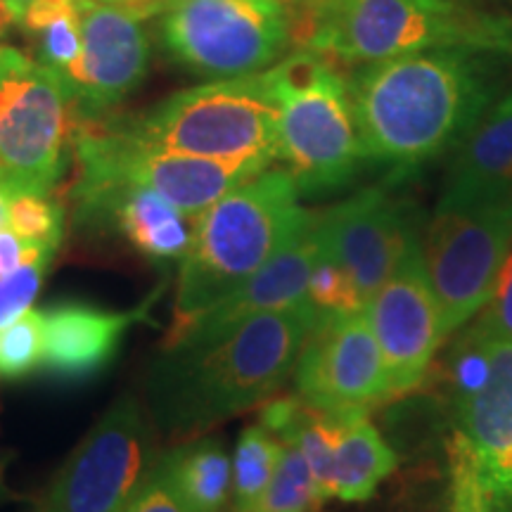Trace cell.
<instances>
[{"label":"cell","mask_w":512,"mask_h":512,"mask_svg":"<svg viewBox=\"0 0 512 512\" xmlns=\"http://www.w3.org/2000/svg\"><path fill=\"white\" fill-rule=\"evenodd\" d=\"M10 230L34 245L60 247L64 209L50 195H15L8 207Z\"/></svg>","instance_id":"obj_29"},{"label":"cell","mask_w":512,"mask_h":512,"mask_svg":"<svg viewBox=\"0 0 512 512\" xmlns=\"http://www.w3.org/2000/svg\"><path fill=\"white\" fill-rule=\"evenodd\" d=\"M292 377L294 396L320 413L370 411L392 399L366 311L313 325Z\"/></svg>","instance_id":"obj_12"},{"label":"cell","mask_w":512,"mask_h":512,"mask_svg":"<svg viewBox=\"0 0 512 512\" xmlns=\"http://www.w3.org/2000/svg\"><path fill=\"white\" fill-rule=\"evenodd\" d=\"M12 24H15V19L10 17V12L5 10V5H3V3H0V41H3V38L10 34Z\"/></svg>","instance_id":"obj_38"},{"label":"cell","mask_w":512,"mask_h":512,"mask_svg":"<svg viewBox=\"0 0 512 512\" xmlns=\"http://www.w3.org/2000/svg\"><path fill=\"white\" fill-rule=\"evenodd\" d=\"M332 415V475L330 498L358 503L368 501L377 486L394 472L396 456L368 411H342Z\"/></svg>","instance_id":"obj_21"},{"label":"cell","mask_w":512,"mask_h":512,"mask_svg":"<svg viewBox=\"0 0 512 512\" xmlns=\"http://www.w3.org/2000/svg\"><path fill=\"white\" fill-rule=\"evenodd\" d=\"M102 3H110V5H119V8H121V5H124V0H102Z\"/></svg>","instance_id":"obj_39"},{"label":"cell","mask_w":512,"mask_h":512,"mask_svg":"<svg viewBox=\"0 0 512 512\" xmlns=\"http://www.w3.org/2000/svg\"><path fill=\"white\" fill-rule=\"evenodd\" d=\"M283 3L292 22V43H294L297 41V36L309 27L320 12L328 10L332 3H337V0H283Z\"/></svg>","instance_id":"obj_34"},{"label":"cell","mask_w":512,"mask_h":512,"mask_svg":"<svg viewBox=\"0 0 512 512\" xmlns=\"http://www.w3.org/2000/svg\"><path fill=\"white\" fill-rule=\"evenodd\" d=\"M0 498H3V484H0Z\"/></svg>","instance_id":"obj_41"},{"label":"cell","mask_w":512,"mask_h":512,"mask_svg":"<svg viewBox=\"0 0 512 512\" xmlns=\"http://www.w3.org/2000/svg\"><path fill=\"white\" fill-rule=\"evenodd\" d=\"M121 124L147 143L183 155L266 169L278 162V112L264 72L204 81Z\"/></svg>","instance_id":"obj_6"},{"label":"cell","mask_w":512,"mask_h":512,"mask_svg":"<svg viewBox=\"0 0 512 512\" xmlns=\"http://www.w3.org/2000/svg\"><path fill=\"white\" fill-rule=\"evenodd\" d=\"M79 131L69 83L15 46L0 43V178L15 195H50L67 171Z\"/></svg>","instance_id":"obj_7"},{"label":"cell","mask_w":512,"mask_h":512,"mask_svg":"<svg viewBox=\"0 0 512 512\" xmlns=\"http://www.w3.org/2000/svg\"><path fill=\"white\" fill-rule=\"evenodd\" d=\"M195 512H223L230 503L233 456L219 439H195L159 456Z\"/></svg>","instance_id":"obj_22"},{"label":"cell","mask_w":512,"mask_h":512,"mask_svg":"<svg viewBox=\"0 0 512 512\" xmlns=\"http://www.w3.org/2000/svg\"><path fill=\"white\" fill-rule=\"evenodd\" d=\"M318 228L323 249L351 275L366 304L422 235L413 209L380 188L318 214Z\"/></svg>","instance_id":"obj_15"},{"label":"cell","mask_w":512,"mask_h":512,"mask_svg":"<svg viewBox=\"0 0 512 512\" xmlns=\"http://www.w3.org/2000/svg\"><path fill=\"white\" fill-rule=\"evenodd\" d=\"M498 55L432 50L358 64L349 91L366 162L406 176L456 150L498 95Z\"/></svg>","instance_id":"obj_1"},{"label":"cell","mask_w":512,"mask_h":512,"mask_svg":"<svg viewBox=\"0 0 512 512\" xmlns=\"http://www.w3.org/2000/svg\"><path fill=\"white\" fill-rule=\"evenodd\" d=\"M155 430L145 403L121 396L57 470L36 512L124 510L157 460Z\"/></svg>","instance_id":"obj_11"},{"label":"cell","mask_w":512,"mask_h":512,"mask_svg":"<svg viewBox=\"0 0 512 512\" xmlns=\"http://www.w3.org/2000/svg\"><path fill=\"white\" fill-rule=\"evenodd\" d=\"M512 252V192L484 200H441L422 230V256L448 339L494 290Z\"/></svg>","instance_id":"obj_10"},{"label":"cell","mask_w":512,"mask_h":512,"mask_svg":"<svg viewBox=\"0 0 512 512\" xmlns=\"http://www.w3.org/2000/svg\"><path fill=\"white\" fill-rule=\"evenodd\" d=\"M41 249H60V247H48V245H34V242H27L19 238L15 230L8 226L0 228V275L15 271L17 266H22L29 256H34Z\"/></svg>","instance_id":"obj_33"},{"label":"cell","mask_w":512,"mask_h":512,"mask_svg":"<svg viewBox=\"0 0 512 512\" xmlns=\"http://www.w3.org/2000/svg\"><path fill=\"white\" fill-rule=\"evenodd\" d=\"M150 297L133 311L67 302L43 309V370L60 380H88L117 356L126 332L145 323Z\"/></svg>","instance_id":"obj_19"},{"label":"cell","mask_w":512,"mask_h":512,"mask_svg":"<svg viewBox=\"0 0 512 512\" xmlns=\"http://www.w3.org/2000/svg\"><path fill=\"white\" fill-rule=\"evenodd\" d=\"M503 512H512V498H510V503H508V508H505Z\"/></svg>","instance_id":"obj_40"},{"label":"cell","mask_w":512,"mask_h":512,"mask_svg":"<svg viewBox=\"0 0 512 512\" xmlns=\"http://www.w3.org/2000/svg\"><path fill=\"white\" fill-rule=\"evenodd\" d=\"M0 3L5 5V10L10 12V17L15 19V24H19V19L24 17V12L29 10V5L34 3V0H0Z\"/></svg>","instance_id":"obj_37"},{"label":"cell","mask_w":512,"mask_h":512,"mask_svg":"<svg viewBox=\"0 0 512 512\" xmlns=\"http://www.w3.org/2000/svg\"><path fill=\"white\" fill-rule=\"evenodd\" d=\"M294 46L354 67L432 50L512 57V19L465 0H337Z\"/></svg>","instance_id":"obj_4"},{"label":"cell","mask_w":512,"mask_h":512,"mask_svg":"<svg viewBox=\"0 0 512 512\" xmlns=\"http://www.w3.org/2000/svg\"><path fill=\"white\" fill-rule=\"evenodd\" d=\"M157 17L169 60L207 81L266 72L292 46L283 0H171Z\"/></svg>","instance_id":"obj_9"},{"label":"cell","mask_w":512,"mask_h":512,"mask_svg":"<svg viewBox=\"0 0 512 512\" xmlns=\"http://www.w3.org/2000/svg\"><path fill=\"white\" fill-rule=\"evenodd\" d=\"M121 512H195V508L185 501L178 486L174 484L162 460H155L152 470L147 472L143 484L126 503Z\"/></svg>","instance_id":"obj_32"},{"label":"cell","mask_w":512,"mask_h":512,"mask_svg":"<svg viewBox=\"0 0 512 512\" xmlns=\"http://www.w3.org/2000/svg\"><path fill=\"white\" fill-rule=\"evenodd\" d=\"M283 444L278 470L256 512H311L323 503V498L313 482L309 463L292 441H283Z\"/></svg>","instance_id":"obj_26"},{"label":"cell","mask_w":512,"mask_h":512,"mask_svg":"<svg viewBox=\"0 0 512 512\" xmlns=\"http://www.w3.org/2000/svg\"><path fill=\"white\" fill-rule=\"evenodd\" d=\"M479 366L458 408V437L470 448L479 482L498 512L512 498V344L465 347Z\"/></svg>","instance_id":"obj_16"},{"label":"cell","mask_w":512,"mask_h":512,"mask_svg":"<svg viewBox=\"0 0 512 512\" xmlns=\"http://www.w3.org/2000/svg\"><path fill=\"white\" fill-rule=\"evenodd\" d=\"M31 46V57L62 79L81 55L79 0H34L19 19Z\"/></svg>","instance_id":"obj_23"},{"label":"cell","mask_w":512,"mask_h":512,"mask_svg":"<svg viewBox=\"0 0 512 512\" xmlns=\"http://www.w3.org/2000/svg\"><path fill=\"white\" fill-rule=\"evenodd\" d=\"M453 152L441 200H484L512 192V88L496 95Z\"/></svg>","instance_id":"obj_20"},{"label":"cell","mask_w":512,"mask_h":512,"mask_svg":"<svg viewBox=\"0 0 512 512\" xmlns=\"http://www.w3.org/2000/svg\"><path fill=\"white\" fill-rule=\"evenodd\" d=\"M278 112V162L302 195L351 183L366 162L349 74L330 57L297 48L266 69Z\"/></svg>","instance_id":"obj_5"},{"label":"cell","mask_w":512,"mask_h":512,"mask_svg":"<svg viewBox=\"0 0 512 512\" xmlns=\"http://www.w3.org/2000/svg\"><path fill=\"white\" fill-rule=\"evenodd\" d=\"M451 512H498L479 482L470 448L458 434L451 446Z\"/></svg>","instance_id":"obj_31"},{"label":"cell","mask_w":512,"mask_h":512,"mask_svg":"<svg viewBox=\"0 0 512 512\" xmlns=\"http://www.w3.org/2000/svg\"><path fill=\"white\" fill-rule=\"evenodd\" d=\"M12 197H15V192H12L8 188V183H5L3 178H0V228H3L5 223H8V207H10Z\"/></svg>","instance_id":"obj_36"},{"label":"cell","mask_w":512,"mask_h":512,"mask_svg":"<svg viewBox=\"0 0 512 512\" xmlns=\"http://www.w3.org/2000/svg\"><path fill=\"white\" fill-rule=\"evenodd\" d=\"M494 344H512V252L498 273L484 309L472 318L470 330L463 339V347H494Z\"/></svg>","instance_id":"obj_28"},{"label":"cell","mask_w":512,"mask_h":512,"mask_svg":"<svg viewBox=\"0 0 512 512\" xmlns=\"http://www.w3.org/2000/svg\"><path fill=\"white\" fill-rule=\"evenodd\" d=\"M283 448V439L275 437L261 422L242 430L233 451V484H230L228 512H256L273 482Z\"/></svg>","instance_id":"obj_24"},{"label":"cell","mask_w":512,"mask_h":512,"mask_svg":"<svg viewBox=\"0 0 512 512\" xmlns=\"http://www.w3.org/2000/svg\"><path fill=\"white\" fill-rule=\"evenodd\" d=\"M285 169H266L195 219L181 259L171 332L202 316L275 259L311 221Z\"/></svg>","instance_id":"obj_3"},{"label":"cell","mask_w":512,"mask_h":512,"mask_svg":"<svg viewBox=\"0 0 512 512\" xmlns=\"http://www.w3.org/2000/svg\"><path fill=\"white\" fill-rule=\"evenodd\" d=\"M57 249H41L15 271L0 275V328L15 323L36 302Z\"/></svg>","instance_id":"obj_30"},{"label":"cell","mask_w":512,"mask_h":512,"mask_svg":"<svg viewBox=\"0 0 512 512\" xmlns=\"http://www.w3.org/2000/svg\"><path fill=\"white\" fill-rule=\"evenodd\" d=\"M74 197L79 221L110 226L147 259L181 261L188 252L195 219H188L157 192L124 183H100L74 185Z\"/></svg>","instance_id":"obj_18"},{"label":"cell","mask_w":512,"mask_h":512,"mask_svg":"<svg viewBox=\"0 0 512 512\" xmlns=\"http://www.w3.org/2000/svg\"><path fill=\"white\" fill-rule=\"evenodd\" d=\"M79 10L81 55L64 81L79 121H98L143 83L150 43L138 12L102 0H79Z\"/></svg>","instance_id":"obj_14"},{"label":"cell","mask_w":512,"mask_h":512,"mask_svg":"<svg viewBox=\"0 0 512 512\" xmlns=\"http://www.w3.org/2000/svg\"><path fill=\"white\" fill-rule=\"evenodd\" d=\"M43 366V311L29 309L0 328V380H24Z\"/></svg>","instance_id":"obj_27"},{"label":"cell","mask_w":512,"mask_h":512,"mask_svg":"<svg viewBox=\"0 0 512 512\" xmlns=\"http://www.w3.org/2000/svg\"><path fill=\"white\" fill-rule=\"evenodd\" d=\"M74 159L79 166L76 185H136L157 192L188 219L202 216L228 192L266 171L252 162H221L166 150L112 119L79 121Z\"/></svg>","instance_id":"obj_8"},{"label":"cell","mask_w":512,"mask_h":512,"mask_svg":"<svg viewBox=\"0 0 512 512\" xmlns=\"http://www.w3.org/2000/svg\"><path fill=\"white\" fill-rule=\"evenodd\" d=\"M304 304L311 309L316 323H323V320L332 318L354 316V313L366 311V302H363V297L358 294L351 275L325 252L323 240H320L316 264L311 268Z\"/></svg>","instance_id":"obj_25"},{"label":"cell","mask_w":512,"mask_h":512,"mask_svg":"<svg viewBox=\"0 0 512 512\" xmlns=\"http://www.w3.org/2000/svg\"><path fill=\"white\" fill-rule=\"evenodd\" d=\"M166 3H171V0H124L121 8L138 12L140 17H150V15H159V10H162Z\"/></svg>","instance_id":"obj_35"},{"label":"cell","mask_w":512,"mask_h":512,"mask_svg":"<svg viewBox=\"0 0 512 512\" xmlns=\"http://www.w3.org/2000/svg\"><path fill=\"white\" fill-rule=\"evenodd\" d=\"M366 318L387 366L392 399L418 389L446 339L422 256V235L366 304Z\"/></svg>","instance_id":"obj_13"},{"label":"cell","mask_w":512,"mask_h":512,"mask_svg":"<svg viewBox=\"0 0 512 512\" xmlns=\"http://www.w3.org/2000/svg\"><path fill=\"white\" fill-rule=\"evenodd\" d=\"M320 252L318 214L311 216L302 233L287 245L275 259L252 275L245 285L238 287L219 304L211 306L202 316L190 320L181 330L169 332L166 347H185V344H209L219 339L245 320L290 309L304 302L311 268Z\"/></svg>","instance_id":"obj_17"},{"label":"cell","mask_w":512,"mask_h":512,"mask_svg":"<svg viewBox=\"0 0 512 512\" xmlns=\"http://www.w3.org/2000/svg\"><path fill=\"white\" fill-rule=\"evenodd\" d=\"M316 325L309 306L261 313L209 344L164 347L145 377L147 413L166 434H200L264 406L292 377Z\"/></svg>","instance_id":"obj_2"}]
</instances>
